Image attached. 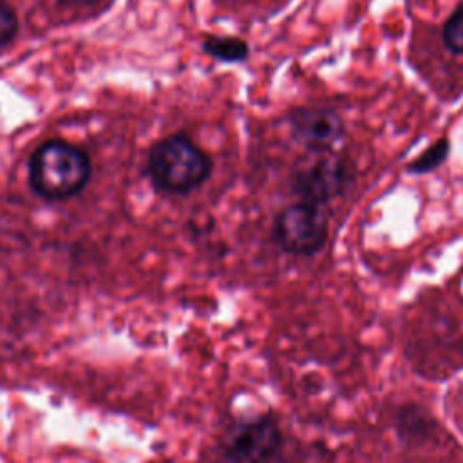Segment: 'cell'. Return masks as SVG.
<instances>
[{
  "label": "cell",
  "instance_id": "9c48e42d",
  "mask_svg": "<svg viewBox=\"0 0 463 463\" xmlns=\"http://www.w3.org/2000/svg\"><path fill=\"white\" fill-rule=\"evenodd\" d=\"M441 40L450 52L463 56V4H459L443 22Z\"/></svg>",
  "mask_w": 463,
  "mask_h": 463
},
{
  "label": "cell",
  "instance_id": "52a82bcc",
  "mask_svg": "<svg viewBox=\"0 0 463 463\" xmlns=\"http://www.w3.org/2000/svg\"><path fill=\"white\" fill-rule=\"evenodd\" d=\"M201 49L204 54L221 63H242L250 58V43L241 36H222V34H208Z\"/></svg>",
  "mask_w": 463,
  "mask_h": 463
},
{
  "label": "cell",
  "instance_id": "7a4b0ae2",
  "mask_svg": "<svg viewBox=\"0 0 463 463\" xmlns=\"http://www.w3.org/2000/svg\"><path fill=\"white\" fill-rule=\"evenodd\" d=\"M152 183L166 194H188L212 174V159L186 134L157 141L148 156Z\"/></svg>",
  "mask_w": 463,
  "mask_h": 463
},
{
  "label": "cell",
  "instance_id": "3957f363",
  "mask_svg": "<svg viewBox=\"0 0 463 463\" xmlns=\"http://www.w3.org/2000/svg\"><path fill=\"white\" fill-rule=\"evenodd\" d=\"M354 181L353 165L333 152H322L311 163L293 170L289 188L298 201L324 206L344 195Z\"/></svg>",
  "mask_w": 463,
  "mask_h": 463
},
{
  "label": "cell",
  "instance_id": "ba28073f",
  "mask_svg": "<svg viewBox=\"0 0 463 463\" xmlns=\"http://www.w3.org/2000/svg\"><path fill=\"white\" fill-rule=\"evenodd\" d=\"M449 154H450V141L447 137H439L427 150H423L418 157H414L407 165L405 170H407V174H412V175L430 174V172L438 170L447 161Z\"/></svg>",
  "mask_w": 463,
  "mask_h": 463
},
{
  "label": "cell",
  "instance_id": "5b68a950",
  "mask_svg": "<svg viewBox=\"0 0 463 463\" xmlns=\"http://www.w3.org/2000/svg\"><path fill=\"white\" fill-rule=\"evenodd\" d=\"M282 432L269 416L233 425L222 439L228 463H269L280 450Z\"/></svg>",
  "mask_w": 463,
  "mask_h": 463
},
{
  "label": "cell",
  "instance_id": "6da1fadb",
  "mask_svg": "<svg viewBox=\"0 0 463 463\" xmlns=\"http://www.w3.org/2000/svg\"><path fill=\"white\" fill-rule=\"evenodd\" d=\"M90 175L89 156L65 141H45L31 156L29 183L45 199H69L81 192Z\"/></svg>",
  "mask_w": 463,
  "mask_h": 463
},
{
  "label": "cell",
  "instance_id": "8992f818",
  "mask_svg": "<svg viewBox=\"0 0 463 463\" xmlns=\"http://www.w3.org/2000/svg\"><path fill=\"white\" fill-rule=\"evenodd\" d=\"M291 137L306 150L329 152L344 136L345 125L331 107H297L288 116Z\"/></svg>",
  "mask_w": 463,
  "mask_h": 463
},
{
  "label": "cell",
  "instance_id": "277c9868",
  "mask_svg": "<svg viewBox=\"0 0 463 463\" xmlns=\"http://www.w3.org/2000/svg\"><path fill=\"white\" fill-rule=\"evenodd\" d=\"M329 215L324 206L297 201L288 204L273 222V239L291 255H313L326 244Z\"/></svg>",
  "mask_w": 463,
  "mask_h": 463
},
{
  "label": "cell",
  "instance_id": "30bf717a",
  "mask_svg": "<svg viewBox=\"0 0 463 463\" xmlns=\"http://www.w3.org/2000/svg\"><path fill=\"white\" fill-rule=\"evenodd\" d=\"M16 31H18V16L14 9L7 2L0 0V47L7 45L16 36Z\"/></svg>",
  "mask_w": 463,
  "mask_h": 463
}]
</instances>
